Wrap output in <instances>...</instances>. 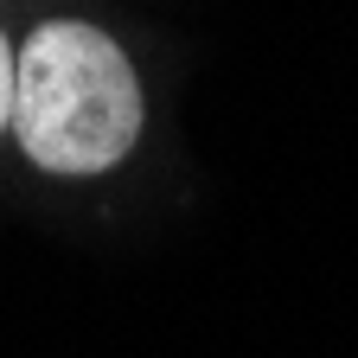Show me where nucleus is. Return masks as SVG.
Segmentation results:
<instances>
[{
    "label": "nucleus",
    "instance_id": "1",
    "mask_svg": "<svg viewBox=\"0 0 358 358\" xmlns=\"http://www.w3.org/2000/svg\"><path fill=\"white\" fill-rule=\"evenodd\" d=\"M13 134L58 179L109 173L141 141V77L128 52L83 20H52L13 58Z\"/></svg>",
    "mask_w": 358,
    "mask_h": 358
},
{
    "label": "nucleus",
    "instance_id": "2",
    "mask_svg": "<svg viewBox=\"0 0 358 358\" xmlns=\"http://www.w3.org/2000/svg\"><path fill=\"white\" fill-rule=\"evenodd\" d=\"M0 128H13V52H7V32H0Z\"/></svg>",
    "mask_w": 358,
    "mask_h": 358
}]
</instances>
